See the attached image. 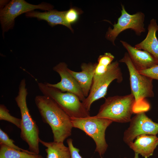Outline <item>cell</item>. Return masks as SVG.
Masks as SVG:
<instances>
[{
    "instance_id": "20",
    "label": "cell",
    "mask_w": 158,
    "mask_h": 158,
    "mask_svg": "<svg viewBox=\"0 0 158 158\" xmlns=\"http://www.w3.org/2000/svg\"><path fill=\"white\" fill-rule=\"evenodd\" d=\"M0 120H5L9 122L20 129L21 126V119L11 116L9 110L3 104L0 105Z\"/></svg>"
},
{
    "instance_id": "11",
    "label": "cell",
    "mask_w": 158,
    "mask_h": 158,
    "mask_svg": "<svg viewBox=\"0 0 158 158\" xmlns=\"http://www.w3.org/2000/svg\"><path fill=\"white\" fill-rule=\"evenodd\" d=\"M67 65L63 62H60L53 68V70L58 73L61 78V81L52 84L47 83L49 86L56 88L62 92L74 94L82 102L85 98L78 83L68 71Z\"/></svg>"
},
{
    "instance_id": "13",
    "label": "cell",
    "mask_w": 158,
    "mask_h": 158,
    "mask_svg": "<svg viewBox=\"0 0 158 158\" xmlns=\"http://www.w3.org/2000/svg\"><path fill=\"white\" fill-rule=\"evenodd\" d=\"M97 64V63H83L80 67L81 71L79 72L68 69L78 83L85 97L90 93Z\"/></svg>"
},
{
    "instance_id": "12",
    "label": "cell",
    "mask_w": 158,
    "mask_h": 158,
    "mask_svg": "<svg viewBox=\"0 0 158 158\" xmlns=\"http://www.w3.org/2000/svg\"><path fill=\"white\" fill-rule=\"evenodd\" d=\"M120 42L127 53L135 67L138 71L148 69L158 65V61L151 54L138 49L124 41Z\"/></svg>"
},
{
    "instance_id": "24",
    "label": "cell",
    "mask_w": 158,
    "mask_h": 158,
    "mask_svg": "<svg viewBox=\"0 0 158 158\" xmlns=\"http://www.w3.org/2000/svg\"><path fill=\"white\" fill-rule=\"evenodd\" d=\"M67 142L71 153V158H82L79 153V150L73 145V140L71 138L68 139Z\"/></svg>"
},
{
    "instance_id": "8",
    "label": "cell",
    "mask_w": 158,
    "mask_h": 158,
    "mask_svg": "<svg viewBox=\"0 0 158 158\" xmlns=\"http://www.w3.org/2000/svg\"><path fill=\"white\" fill-rule=\"evenodd\" d=\"M123 80L122 74L119 62H112L106 72L94 84L92 85L88 96L82 102L85 108L90 111L92 104L95 101L104 97L111 83L116 80L120 83Z\"/></svg>"
},
{
    "instance_id": "16",
    "label": "cell",
    "mask_w": 158,
    "mask_h": 158,
    "mask_svg": "<svg viewBox=\"0 0 158 158\" xmlns=\"http://www.w3.org/2000/svg\"><path fill=\"white\" fill-rule=\"evenodd\" d=\"M65 11H60L53 9L44 12L33 10L26 13L25 15L27 18H36L39 20L46 21L52 27L58 25L65 26L73 32L71 26L65 21Z\"/></svg>"
},
{
    "instance_id": "19",
    "label": "cell",
    "mask_w": 158,
    "mask_h": 158,
    "mask_svg": "<svg viewBox=\"0 0 158 158\" xmlns=\"http://www.w3.org/2000/svg\"><path fill=\"white\" fill-rule=\"evenodd\" d=\"M0 158H44L41 155L31 154L25 152L11 148L0 144Z\"/></svg>"
},
{
    "instance_id": "25",
    "label": "cell",
    "mask_w": 158,
    "mask_h": 158,
    "mask_svg": "<svg viewBox=\"0 0 158 158\" xmlns=\"http://www.w3.org/2000/svg\"><path fill=\"white\" fill-rule=\"evenodd\" d=\"M124 158H127L126 157H125ZM134 158H139V154L137 153H135V155Z\"/></svg>"
},
{
    "instance_id": "18",
    "label": "cell",
    "mask_w": 158,
    "mask_h": 158,
    "mask_svg": "<svg viewBox=\"0 0 158 158\" xmlns=\"http://www.w3.org/2000/svg\"><path fill=\"white\" fill-rule=\"evenodd\" d=\"M114 59V56L110 53H105L103 55L99 56L92 85L95 84L106 72Z\"/></svg>"
},
{
    "instance_id": "5",
    "label": "cell",
    "mask_w": 158,
    "mask_h": 158,
    "mask_svg": "<svg viewBox=\"0 0 158 158\" xmlns=\"http://www.w3.org/2000/svg\"><path fill=\"white\" fill-rule=\"evenodd\" d=\"M38 86L43 95L54 100L71 118H82L90 116L89 111L74 94L62 92L47 83H39Z\"/></svg>"
},
{
    "instance_id": "4",
    "label": "cell",
    "mask_w": 158,
    "mask_h": 158,
    "mask_svg": "<svg viewBox=\"0 0 158 158\" xmlns=\"http://www.w3.org/2000/svg\"><path fill=\"white\" fill-rule=\"evenodd\" d=\"M135 103V98L131 93L125 95L109 97L100 106L96 116L113 122H129L133 113Z\"/></svg>"
},
{
    "instance_id": "9",
    "label": "cell",
    "mask_w": 158,
    "mask_h": 158,
    "mask_svg": "<svg viewBox=\"0 0 158 158\" xmlns=\"http://www.w3.org/2000/svg\"><path fill=\"white\" fill-rule=\"evenodd\" d=\"M121 15L116 23L113 25V28L109 27L106 32L105 37L114 45L115 40L121 32L127 29L133 30L137 35L140 36L145 31L144 22L145 15L141 12L130 14L126 11L124 5L121 4Z\"/></svg>"
},
{
    "instance_id": "14",
    "label": "cell",
    "mask_w": 158,
    "mask_h": 158,
    "mask_svg": "<svg viewBox=\"0 0 158 158\" xmlns=\"http://www.w3.org/2000/svg\"><path fill=\"white\" fill-rule=\"evenodd\" d=\"M158 145V138L156 135H142L138 136L128 145L135 153L148 158L153 155Z\"/></svg>"
},
{
    "instance_id": "21",
    "label": "cell",
    "mask_w": 158,
    "mask_h": 158,
    "mask_svg": "<svg viewBox=\"0 0 158 158\" xmlns=\"http://www.w3.org/2000/svg\"><path fill=\"white\" fill-rule=\"evenodd\" d=\"M14 142L13 140L9 138L6 133L0 129V144H3L11 148L25 152L30 154H35L30 151L19 147L14 144Z\"/></svg>"
},
{
    "instance_id": "6",
    "label": "cell",
    "mask_w": 158,
    "mask_h": 158,
    "mask_svg": "<svg viewBox=\"0 0 158 158\" xmlns=\"http://www.w3.org/2000/svg\"><path fill=\"white\" fill-rule=\"evenodd\" d=\"M71 119L73 127L82 130L92 138L96 145L95 151L102 158L108 147L105 139V131L113 121L96 116Z\"/></svg>"
},
{
    "instance_id": "15",
    "label": "cell",
    "mask_w": 158,
    "mask_h": 158,
    "mask_svg": "<svg viewBox=\"0 0 158 158\" xmlns=\"http://www.w3.org/2000/svg\"><path fill=\"white\" fill-rule=\"evenodd\" d=\"M147 29L148 32L146 38L134 47L149 52L158 61V40L156 36V33L158 31V25L156 19L153 18L150 20Z\"/></svg>"
},
{
    "instance_id": "7",
    "label": "cell",
    "mask_w": 158,
    "mask_h": 158,
    "mask_svg": "<svg viewBox=\"0 0 158 158\" xmlns=\"http://www.w3.org/2000/svg\"><path fill=\"white\" fill-rule=\"evenodd\" d=\"M53 9L52 5L46 3L34 5L24 0H11L0 9V20L3 34L13 28L15 18L20 15L36 9L48 11Z\"/></svg>"
},
{
    "instance_id": "1",
    "label": "cell",
    "mask_w": 158,
    "mask_h": 158,
    "mask_svg": "<svg viewBox=\"0 0 158 158\" xmlns=\"http://www.w3.org/2000/svg\"><path fill=\"white\" fill-rule=\"evenodd\" d=\"M35 102L43 122L51 128L54 141L63 142L71 134V118L48 97L37 95Z\"/></svg>"
},
{
    "instance_id": "23",
    "label": "cell",
    "mask_w": 158,
    "mask_h": 158,
    "mask_svg": "<svg viewBox=\"0 0 158 158\" xmlns=\"http://www.w3.org/2000/svg\"><path fill=\"white\" fill-rule=\"evenodd\" d=\"M140 74L151 79L158 80V65L152 67L138 71Z\"/></svg>"
},
{
    "instance_id": "3",
    "label": "cell",
    "mask_w": 158,
    "mask_h": 158,
    "mask_svg": "<svg viewBox=\"0 0 158 158\" xmlns=\"http://www.w3.org/2000/svg\"><path fill=\"white\" fill-rule=\"evenodd\" d=\"M26 86L25 80L23 78L20 82L18 94L15 98L21 115L20 136L28 144L30 152L39 154V130L35 121L32 118L27 107L26 98L28 92Z\"/></svg>"
},
{
    "instance_id": "17",
    "label": "cell",
    "mask_w": 158,
    "mask_h": 158,
    "mask_svg": "<svg viewBox=\"0 0 158 158\" xmlns=\"http://www.w3.org/2000/svg\"><path fill=\"white\" fill-rule=\"evenodd\" d=\"M39 142L46 147V158H71V153L68 147L63 142H45L39 139Z\"/></svg>"
},
{
    "instance_id": "10",
    "label": "cell",
    "mask_w": 158,
    "mask_h": 158,
    "mask_svg": "<svg viewBox=\"0 0 158 158\" xmlns=\"http://www.w3.org/2000/svg\"><path fill=\"white\" fill-rule=\"evenodd\" d=\"M158 133V123L153 122L145 112H141L131 118L129 127L124 133L123 140L128 145L139 135Z\"/></svg>"
},
{
    "instance_id": "2",
    "label": "cell",
    "mask_w": 158,
    "mask_h": 158,
    "mask_svg": "<svg viewBox=\"0 0 158 158\" xmlns=\"http://www.w3.org/2000/svg\"><path fill=\"white\" fill-rule=\"evenodd\" d=\"M119 62L124 63L129 71L131 93L135 99L133 113L145 112L150 109L146 98L154 96L153 79L140 73L133 63L127 52Z\"/></svg>"
},
{
    "instance_id": "22",
    "label": "cell",
    "mask_w": 158,
    "mask_h": 158,
    "mask_svg": "<svg viewBox=\"0 0 158 158\" xmlns=\"http://www.w3.org/2000/svg\"><path fill=\"white\" fill-rule=\"evenodd\" d=\"M82 11L78 8H72L65 11L64 18L65 21L69 25L76 23L78 20Z\"/></svg>"
}]
</instances>
